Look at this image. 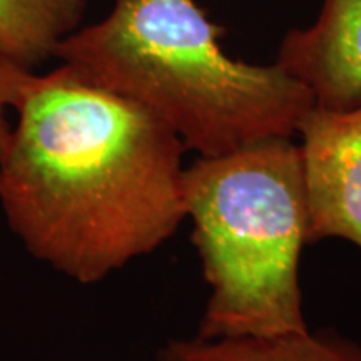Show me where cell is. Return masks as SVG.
Returning a JSON list of instances; mask_svg holds the SVG:
<instances>
[{
	"label": "cell",
	"mask_w": 361,
	"mask_h": 361,
	"mask_svg": "<svg viewBox=\"0 0 361 361\" xmlns=\"http://www.w3.org/2000/svg\"><path fill=\"white\" fill-rule=\"evenodd\" d=\"M276 64L310 89L314 106L361 104V0H323L314 24L284 35Z\"/></svg>",
	"instance_id": "cell-5"
},
{
	"label": "cell",
	"mask_w": 361,
	"mask_h": 361,
	"mask_svg": "<svg viewBox=\"0 0 361 361\" xmlns=\"http://www.w3.org/2000/svg\"><path fill=\"white\" fill-rule=\"evenodd\" d=\"M87 0H0V47L35 71L82 24Z\"/></svg>",
	"instance_id": "cell-7"
},
{
	"label": "cell",
	"mask_w": 361,
	"mask_h": 361,
	"mask_svg": "<svg viewBox=\"0 0 361 361\" xmlns=\"http://www.w3.org/2000/svg\"><path fill=\"white\" fill-rule=\"evenodd\" d=\"M186 219L209 288L197 336L310 329L300 286L308 209L293 137L197 156L186 169Z\"/></svg>",
	"instance_id": "cell-3"
},
{
	"label": "cell",
	"mask_w": 361,
	"mask_h": 361,
	"mask_svg": "<svg viewBox=\"0 0 361 361\" xmlns=\"http://www.w3.org/2000/svg\"><path fill=\"white\" fill-rule=\"evenodd\" d=\"M0 149V207L25 251L97 284L186 221V146L146 107L71 66L35 72Z\"/></svg>",
	"instance_id": "cell-1"
},
{
	"label": "cell",
	"mask_w": 361,
	"mask_h": 361,
	"mask_svg": "<svg viewBox=\"0 0 361 361\" xmlns=\"http://www.w3.org/2000/svg\"><path fill=\"white\" fill-rule=\"evenodd\" d=\"M157 361H361L358 341L331 329L276 335L174 338L156 351Z\"/></svg>",
	"instance_id": "cell-6"
},
{
	"label": "cell",
	"mask_w": 361,
	"mask_h": 361,
	"mask_svg": "<svg viewBox=\"0 0 361 361\" xmlns=\"http://www.w3.org/2000/svg\"><path fill=\"white\" fill-rule=\"evenodd\" d=\"M308 245L338 238L361 250V104L314 106L300 123Z\"/></svg>",
	"instance_id": "cell-4"
},
{
	"label": "cell",
	"mask_w": 361,
	"mask_h": 361,
	"mask_svg": "<svg viewBox=\"0 0 361 361\" xmlns=\"http://www.w3.org/2000/svg\"><path fill=\"white\" fill-rule=\"evenodd\" d=\"M224 34L196 0H112L109 16L62 40L56 59L141 104L197 156L295 137L313 94L276 62L233 59Z\"/></svg>",
	"instance_id": "cell-2"
},
{
	"label": "cell",
	"mask_w": 361,
	"mask_h": 361,
	"mask_svg": "<svg viewBox=\"0 0 361 361\" xmlns=\"http://www.w3.org/2000/svg\"><path fill=\"white\" fill-rule=\"evenodd\" d=\"M35 71L27 69L0 47V149L12 129L11 112H16Z\"/></svg>",
	"instance_id": "cell-8"
}]
</instances>
